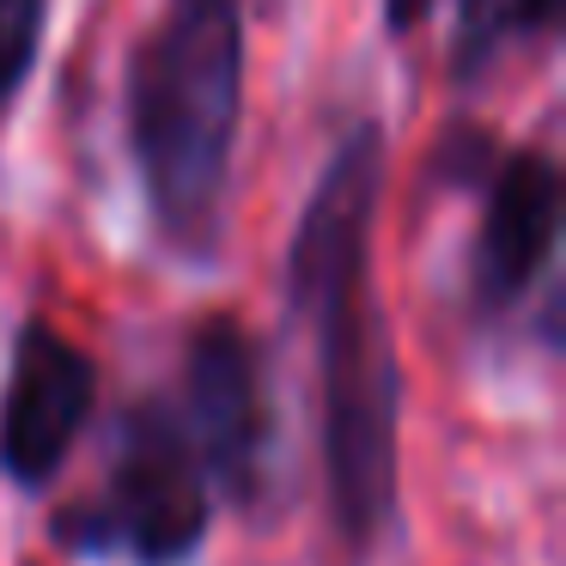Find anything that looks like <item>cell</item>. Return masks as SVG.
I'll return each mask as SVG.
<instances>
[{"label":"cell","mask_w":566,"mask_h":566,"mask_svg":"<svg viewBox=\"0 0 566 566\" xmlns=\"http://www.w3.org/2000/svg\"><path fill=\"white\" fill-rule=\"evenodd\" d=\"M384 7H390V25L408 31L439 0H384ZM451 7H457V38H451L457 74H488L505 50L542 43L560 25V0H451Z\"/></svg>","instance_id":"cell-7"},{"label":"cell","mask_w":566,"mask_h":566,"mask_svg":"<svg viewBox=\"0 0 566 566\" xmlns=\"http://www.w3.org/2000/svg\"><path fill=\"white\" fill-rule=\"evenodd\" d=\"M213 505L171 390H147L116 415L98 488L50 517V542L67 560L189 566L213 536Z\"/></svg>","instance_id":"cell-3"},{"label":"cell","mask_w":566,"mask_h":566,"mask_svg":"<svg viewBox=\"0 0 566 566\" xmlns=\"http://www.w3.org/2000/svg\"><path fill=\"white\" fill-rule=\"evenodd\" d=\"M184 432L208 469L213 500L232 512H256L269 500V469L281 444V420L269 402L262 342L238 311H208L184 335V378L171 390Z\"/></svg>","instance_id":"cell-4"},{"label":"cell","mask_w":566,"mask_h":566,"mask_svg":"<svg viewBox=\"0 0 566 566\" xmlns=\"http://www.w3.org/2000/svg\"><path fill=\"white\" fill-rule=\"evenodd\" d=\"M560 244V165L542 147L500 153L481 177V226L469 250V305L475 317H505L548 274Z\"/></svg>","instance_id":"cell-6"},{"label":"cell","mask_w":566,"mask_h":566,"mask_svg":"<svg viewBox=\"0 0 566 566\" xmlns=\"http://www.w3.org/2000/svg\"><path fill=\"white\" fill-rule=\"evenodd\" d=\"M384 128L354 123L317 171L286 244V311L317 354V451L329 524L371 554L402 500V366L378 298Z\"/></svg>","instance_id":"cell-1"},{"label":"cell","mask_w":566,"mask_h":566,"mask_svg":"<svg viewBox=\"0 0 566 566\" xmlns=\"http://www.w3.org/2000/svg\"><path fill=\"white\" fill-rule=\"evenodd\" d=\"M123 123L159 244L213 262L244 128V0H171L153 19L128 55Z\"/></svg>","instance_id":"cell-2"},{"label":"cell","mask_w":566,"mask_h":566,"mask_svg":"<svg viewBox=\"0 0 566 566\" xmlns=\"http://www.w3.org/2000/svg\"><path fill=\"white\" fill-rule=\"evenodd\" d=\"M50 38V0H0V116L25 92Z\"/></svg>","instance_id":"cell-8"},{"label":"cell","mask_w":566,"mask_h":566,"mask_svg":"<svg viewBox=\"0 0 566 566\" xmlns=\"http://www.w3.org/2000/svg\"><path fill=\"white\" fill-rule=\"evenodd\" d=\"M98 408V359L50 317H25L0 384V475L43 493L67 469Z\"/></svg>","instance_id":"cell-5"}]
</instances>
